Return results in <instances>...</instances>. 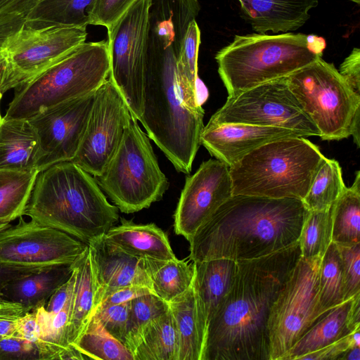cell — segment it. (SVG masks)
Instances as JSON below:
<instances>
[{"label": "cell", "mask_w": 360, "mask_h": 360, "mask_svg": "<svg viewBox=\"0 0 360 360\" xmlns=\"http://www.w3.org/2000/svg\"><path fill=\"white\" fill-rule=\"evenodd\" d=\"M301 257L299 241L238 260L231 286L207 325L203 360H269L271 307Z\"/></svg>", "instance_id": "1"}, {"label": "cell", "mask_w": 360, "mask_h": 360, "mask_svg": "<svg viewBox=\"0 0 360 360\" xmlns=\"http://www.w3.org/2000/svg\"><path fill=\"white\" fill-rule=\"evenodd\" d=\"M309 213L300 199L233 195L190 238L189 258L238 261L279 251L299 240Z\"/></svg>", "instance_id": "2"}, {"label": "cell", "mask_w": 360, "mask_h": 360, "mask_svg": "<svg viewBox=\"0 0 360 360\" xmlns=\"http://www.w3.org/2000/svg\"><path fill=\"white\" fill-rule=\"evenodd\" d=\"M23 215L89 244L119 219L94 177L72 161L54 164L35 179Z\"/></svg>", "instance_id": "3"}, {"label": "cell", "mask_w": 360, "mask_h": 360, "mask_svg": "<svg viewBox=\"0 0 360 360\" xmlns=\"http://www.w3.org/2000/svg\"><path fill=\"white\" fill-rule=\"evenodd\" d=\"M325 158L304 136L268 142L229 167L232 194L302 200Z\"/></svg>", "instance_id": "4"}, {"label": "cell", "mask_w": 360, "mask_h": 360, "mask_svg": "<svg viewBox=\"0 0 360 360\" xmlns=\"http://www.w3.org/2000/svg\"><path fill=\"white\" fill-rule=\"evenodd\" d=\"M310 37L289 32L235 35L214 57L228 96L286 77L321 57Z\"/></svg>", "instance_id": "5"}, {"label": "cell", "mask_w": 360, "mask_h": 360, "mask_svg": "<svg viewBox=\"0 0 360 360\" xmlns=\"http://www.w3.org/2000/svg\"><path fill=\"white\" fill-rule=\"evenodd\" d=\"M86 27L60 25L25 14L0 15V93L28 83L86 41Z\"/></svg>", "instance_id": "6"}, {"label": "cell", "mask_w": 360, "mask_h": 360, "mask_svg": "<svg viewBox=\"0 0 360 360\" xmlns=\"http://www.w3.org/2000/svg\"><path fill=\"white\" fill-rule=\"evenodd\" d=\"M107 41H85L28 83L15 89L4 119H28L41 110L96 91L108 79Z\"/></svg>", "instance_id": "7"}, {"label": "cell", "mask_w": 360, "mask_h": 360, "mask_svg": "<svg viewBox=\"0 0 360 360\" xmlns=\"http://www.w3.org/2000/svg\"><path fill=\"white\" fill-rule=\"evenodd\" d=\"M94 178L118 210L127 214L160 200L169 185L150 138L133 118L106 167Z\"/></svg>", "instance_id": "8"}, {"label": "cell", "mask_w": 360, "mask_h": 360, "mask_svg": "<svg viewBox=\"0 0 360 360\" xmlns=\"http://www.w3.org/2000/svg\"><path fill=\"white\" fill-rule=\"evenodd\" d=\"M305 113L320 131L323 141L351 136L354 118L360 115V96L333 63L321 57L285 77Z\"/></svg>", "instance_id": "9"}, {"label": "cell", "mask_w": 360, "mask_h": 360, "mask_svg": "<svg viewBox=\"0 0 360 360\" xmlns=\"http://www.w3.org/2000/svg\"><path fill=\"white\" fill-rule=\"evenodd\" d=\"M321 260L300 257L274 302L267 324L269 360H280L326 314L319 307Z\"/></svg>", "instance_id": "10"}, {"label": "cell", "mask_w": 360, "mask_h": 360, "mask_svg": "<svg viewBox=\"0 0 360 360\" xmlns=\"http://www.w3.org/2000/svg\"><path fill=\"white\" fill-rule=\"evenodd\" d=\"M151 0H136L108 30V79L124 98L133 119L142 114Z\"/></svg>", "instance_id": "11"}, {"label": "cell", "mask_w": 360, "mask_h": 360, "mask_svg": "<svg viewBox=\"0 0 360 360\" xmlns=\"http://www.w3.org/2000/svg\"><path fill=\"white\" fill-rule=\"evenodd\" d=\"M230 123L285 128L304 137L320 136V131L290 89L285 77L228 96L207 124Z\"/></svg>", "instance_id": "12"}, {"label": "cell", "mask_w": 360, "mask_h": 360, "mask_svg": "<svg viewBox=\"0 0 360 360\" xmlns=\"http://www.w3.org/2000/svg\"><path fill=\"white\" fill-rule=\"evenodd\" d=\"M87 247L63 231L20 216L16 225L0 232V262L33 269L73 264Z\"/></svg>", "instance_id": "13"}, {"label": "cell", "mask_w": 360, "mask_h": 360, "mask_svg": "<svg viewBox=\"0 0 360 360\" xmlns=\"http://www.w3.org/2000/svg\"><path fill=\"white\" fill-rule=\"evenodd\" d=\"M131 119L124 98L108 79L96 91L85 132L72 161L94 177L101 174Z\"/></svg>", "instance_id": "14"}, {"label": "cell", "mask_w": 360, "mask_h": 360, "mask_svg": "<svg viewBox=\"0 0 360 360\" xmlns=\"http://www.w3.org/2000/svg\"><path fill=\"white\" fill-rule=\"evenodd\" d=\"M96 91L44 108L27 119L40 140L43 158L38 170L72 161L82 142Z\"/></svg>", "instance_id": "15"}, {"label": "cell", "mask_w": 360, "mask_h": 360, "mask_svg": "<svg viewBox=\"0 0 360 360\" xmlns=\"http://www.w3.org/2000/svg\"><path fill=\"white\" fill-rule=\"evenodd\" d=\"M232 195L229 167L217 159L202 162L197 171L186 179L174 214L175 233L188 241Z\"/></svg>", "instance_id": "16"}, {"label": "cell", "mask_w": 360, "mask_h": 360, "mask_svg": "<svg viewBox=\"0 0 360 360\" xmlns=\"http://www.w3.org/2000/svg\"><path fill=\"white\" fill-rule=\"evenodd\" d=\"M296 136H304L279 127L238 123L207 124L200 135V144L217 160L231 167L263 144L279 139Z\"/></svg>", "instance_id": "17"}, {"label": "cell", "mask_w": 360, "mask_h": 360, "mask_svg": "<svg viewBox=\"0 0 360 360\" xmlns=\"http://www.w3.org/2000/svg\"><path fill=\"white\" fill-rule=\"evenodd\" d=\"M101 295L109 288L151 284L143 259L132 256L108 241L104 235L88 244Z\"/></svg>", "instance_id": "18"}, {"label": "cell", "mask_w": 360, "mask_h": 360, "mask_svg": "<svg viewBox=\"0 0 360 360\" xmlns=\"http://www.w3.org/2000/svg\"><path fill=\"white\" fill-rule=\"evenodd\" d=\"M241 18L256 33L294 31L309 19L318 0H238Z\"/></svg>", "instance_id": "19"}, {"label": "cell", "mask_w": 360, "mask_h": 360, "mask_svg": "<svg viewBox=\"0 0 360 360\" xmlns=\"http://www.w3.org/2000/svg\"><path fill=\"white\" fill-rule=\"evenodd\" d=\"M360 328V292L332 308L280 360H294Z\"/></svg>", "instance_id": "20"}, {"label": "cell", "mask_w": 360, "mask_h": 360, "mask_svg": "<svg viewBox=\"0 0 360 360\" xmlns=\"http://www.w3.org/2000/svg\"><path fill=\"white\" fill-rule=\"evenodd\" d=\"M42 158L39 138L29 120L3 117L0 122V170H38Z\"/></svg>", "instance_id": "21"}, {"label": "cell", "mask_w": 360, "mask_h": 360, "mask_svg": "<svg viewBox=\"0 0 360 360\" xmlns=\"http://www.w3.org/2000/svg\"><path fill=\"white\" fill-rule=\"evenodd\" d=\"M168 304L179 338L178 360H203L208 323L193 282Z\"/></svg>", "instance_id": "22"}, {"label": "cell", "mask_w": 360, "mask_h": 360, "mask_svg": "<svg viewBox=\"0 0 360 360\" xmlns=\"http://www.w3.org/2000/svg\"><path fill=\"white\" fill-rule=\"evenodd\" d=\"M73 264L43 269L13 280L1 291V300L19 304L27 312L45 306L51 295L70 278Z\"/></svg>", "instance_id": "23"}, {"label": "cell", "mask_w": 360, "mask_h": 360, "mask_svg": "<svg viewBox=\"0 0 360 360\" xmlns=\"http://www.w3.org/2000/svg\"><path fill=\"white\" fill-rule=\"evenodd\" d=\"M105 238L125 252L141 258L167 260L176 258L165 233L155 224H137L122 219Z\"/></svg>", "instance_id": "24"}, {"label": "cell", "mask_w": 360, "mask_h": 360, "mask_svg": "<svg viewBox=\"0 0 360 360\" xmlns=\"http://www.w3.org/2000/svg\"><path fill=\"white\" fill-rule=\"evenodd\" d=\"M75 272L68 341L74 343L95 315L100 304V290L91 258L89 245L73 264Z\"/></svg>", "instance_id": "25"}, {"label": "cell", "mask_w": 360, "mask_h": 360, "mask_svg": "<svg viewBox=\"0 0 360 360\" xmlns=\"http://www.w3.org/2000/svg\"><path fill=\"white\" fill-rule=\"evenodd\" d=\"M193 262L195 290L208 323L231 286L237 263L226 258Z\"/></svg>", "instance_id": "26"}, {"label": "cell", "mask_w": 360, "mask_h": 360, "mask_svg": "<svg viewBox=\"0 0 360 360\" xmlns=\"http://www.w3.org/2000/svg\"><path fill=\"white\" fill-rule=\"evenodd\" d=\"M152 291L167 303L185 292L193 284L194 263L176 257L167 260L143 259Z\"/></svg>", "instance_id": "27"}, {"label": "cell", "mask_w": 360, "mask_h": 360, "mask_svg": "<svg viewBox=\"0 0 360 360\" xmlns=\"http://www.w3.org/2000/svg\"><path fill=\"white\" fill-rule=\"evenodd\" d=\"M179 353V338L169 308L148 325L132 355L134 360H178Z\"/></svg>", "instance_id": "28"}, {"label": "cell", "mask_w": 360, "mask_h": 360, "mask_svg": "<svg viewBox=\"0 0 360 360\" xmlns=\"http://www.w3.org/2000/svg\"><path fill=\"white\" fill-rule=\"evenodd\" d=\"M72 294L58 312L52 314L44 306L37 308L39 330L37 347L41 360L63 359L71 345L68 341V329L72 308Z\"/></svg>", "instance_id": "29"}, {"label": "cell", "mask_w": 360, "mask_h": 360, "mask_svg": "<svg viewBox=\"0 0 360 360\" xmlns=\"http://www.w3.org/2000/svg\"><path fill=\"white\" fill-rule=\"evenodd\" d=\"M332 242L339 245L360 243L359 171L333 205Z\"/></svg>", "instance_id": "30"}, {"label": "cell", "mask_w": 360, "mask_h": 360, "mask_svg": "<svg viewBox=\"0 0 360 360\" xmlns=\"http://www.w3.org/2000/svg\"><path fill=\"white\" fill-rule=\"evenodd\" d=\"M39 172L0 170V220L22 216Z\"/></svg>", "instance_id": "31"}, {"label": "cell", "mask_w": 360, "mask_h": 360, "mask_svg": "<svg viewBox=\"0 0 360 360\" xmlns=\"http://www.w3.org/2000/svg\"><path fill=\"white\" fill-rule=\"evenodd\" d=\"M72 345L86 359L134 360L124 345L107 332L95 316Z\"/></svg>", "instance_id": "32"}, {"label": "cell", "mask_w": 360, "mask_h": 360, "mask_svg": "<svg viewBox=\"0 0 360 360\" xmlns=\"http://www.w3.org/2000/svg\"><path fill=\"white\" fill-rule=\"evenodd\" d=\"M345 188L339 162L326 157L302 202L309 211L325 210L335 203Z\"/></svg>", "instance_id": "33"}, {"label": "cell", "mask_w": 360, "mask_h": 360, "mask_svg": "<svg viewBox=\"0 0 360 360\" xmlns=\"http://www.w3.org/2000/svg\"><path fill=\"white\" fill-rule=\"evenodd\" d=\"M319 307L322 314L344 302V279L338 245L332 242L321 258L319 278Z\"/></svg>", "instance_id": "34"}, {"label": "cell", "mask_w": 360, "mask_h": 360, "mask_svg": "<svg viewBox=\"0 0 360 360\" xmlns=\"http://www.w3.org/2000/svg\"><path fill=\"white\" fill-rule=\"evenodd\" d=\"M95 0H41L26 15L60 25L87 27L88 13Z\"/></svg>", "instance_id": "35"}, {"label": "cell", "mask_w": 360, "mask_h": 360, "mask_svg": "<svg viewBox=\"0 0 360 360\" xmlns=\"http://www.w3.org/2000/svg\"><path fill=\"white\" fill-rule=\"evenodd\" d=\"M333 205L325 210L309 211L298 240L302 257L322 258L332 243Z\"/></svg>", "instance_id": "36"}, {"label": "cell", "mask_w": 360, "mask_h": 360, "mask_svg": "<svg viewBox=\"0 0 360 360\" xmlns=\"http://www.w3.org/2000/svg\"><path fill=\"white\" fill-rule=\"evenodd\" d=\"M168 310V303L153 293L131 300L124 345L131 354L138 347L148 325Z\"/></svg>", "instance_id": "37"}, {"label": "cell", "mask_w": 360, "mask_h": 360, "mask_svg": "<svg viewBox=\"0 0 360 360\" xmlns=\"http://www.w3.org/2000/svg\"><path fill=\"white\" fill-rule=\"evenodd\" d=\"M131 301L100 305L95 316L112 337L125 344ZM125 346V345H124Z\"/></svg>", "instance_id": "38"}, {"label": "cell", "mask_w": 360, "mask_h": 360, "mask_svg": "<svg viewBox=\"0 0 360 360\" xmlns=\"http://www.w3.org/2000/svg\"><path fill=\"white\" fill-rule=\"evenodd\" d=\"M337 245L342 266L345 301L360 292V243Z\"/></svg>", "instance_id": "39"}, {"label": "cell", "mask_w": 360, "mask_h": 360, "mask_svg": "<svg viewBox=\"0 0 360 360\" xmlns=\"http://www.w3.org/2000/svg\"><path fill=\"white\" fill-rule=\"evenodd\" d=\"M136 0H95L88 13L89 25L107 29L116 22Z\"/></svg>", "instance_id": "40"}, {"label": "cell", "mask_w": 360, "mask_h": 360, "mask_svg": "<svg viewBox=\"0 0 360 360\" xmlns=\"http://www.w3.org/2000/svg\"><path fill=\"white\" fill-rule=\"evenodd\" d=\"M0 360H41V358L35 344L13 335L0 341Z\"/></svg>", "instance_id": "41"}, {"label": "cell", "mask_w": 360, "mask_h": 360, "mask_svg": "<svg viewBox=\"0 0 360 360\" xmlns=\"http://www.w3.org/2000/svg\"><path fill=\"white\" fill-rule=\"evenodd\" d=\"M352 347H360V328L330 345L300 356L299 359L340 360L343 354Z\"/></svg>", "instance_id": "42"}, {"label": "cell", "mask_w": 360, "mask_h": 360, "mask_svg": "<svg viewBox=\"0 0 360 360\" xmlns=\"http://www.w3.org/2000/svg\"><path fill=\"white\" fill-rule=\"evenodd\" d=\"M151 293L153 292L149 288L141 285H128L109 288L102 292L99 306L122 304L131 301L136 297Z\"/></svg>", "instance_id": "43"}, {"label": "cell", "mask_w": 360, "mask_h": 360, "mask_svg": "<svg viewBox=\"0 0 360 360\" xmlns=\"http://www.w3.org/2000/svg\"><path fill=\"white\" fill-rule=\"evenodd\" d=\"M339 73L356 94L360 96V49L355 47L341 63Z\"/></svg>", "instance_id": "44"}, {"label": "cell", "mask_w": 360, "mask_h": 360, "mask_svg": "<svg viewBox=\"0 0 360 360\" xmlns=\"http://www.w3.org/2000/svg\"><path fill=\"white\" fill-rule=\"evenodd\" d=\"M14 335L20 337L37 346L39 330L36 309L18 318Z\"/></svg>", "instance_id": "45"}, {"label": "cell", "mask_w": 360, "mask_h": 360, "mask_svg": "<svg viewBox=\"0 0 360 360\" xmlns=\"http://www.w3.org/2000/svg\"><path fill=\"white\" fill-rule=\"evenodd\" d=\"M39 270L13 266L0 262V297L2 290L10 282Z\"/></svg>", "instance_id": "46"}, {"label": "cell", "mask_w": 360, "mask_h": 360, "mask_svg": "<svg viewBox=\"0 0 360 360\" xmlns=\"http://www.w3.org/2000/svg\"><path fill=\"white\" fill-rule=\"evenodd\" d=\"M41 0H0V15L19 13L27 15Z\"/></svg>", "instance_id": "47"}, {"label": "cell", "mask_w": 360, "mask_h": 360, "mask_svg": "<svg viewBox=\"0 0 360 360\" xmlns=\"http://www.w3.org/2000/svg\"><path fill=\"white\" fill-rule=\"evenodd\" d=\"M27 313L23 306L0 300V318H18Z\"/></svg>", "instance_id": "48"}, {"label": "cell", "mask_w": 360, "mask_h": 360, "mask_svg": "<svg viewBox=\"0 0 360 360\" xmlns=\"http://www.w3.org/2000/svg\"><path fill=\"white\" fill-rule=\"evenodd\" d=\"M18 318H0V341L15 334Z\"/></svg>", "instance_id": "49"}, {"label": "cell", "mask_w": 360, "mask_h": 360, "mask_svg": "<svg viewBox=\"0 0 360 360\" xmlns=\"http://www.w3.org/2000/svg\"><path fill=\"white\" fill-rule=\"evenodd\" d=\"M340 360H360V347H352L347 349Z\"/></svg>", "instance_id": "50"}, {"label": "cell", "mask_w": 360, "mask_h": 360, "mask_svg": "<svg viewBox=\"0 0 360 360\" xmlns=\"http://www.w3.org/2000/svg\"><path fill=\"white\" fill-rule=\"evenodd\" d=\"M11 226V222L8 221L0 220V232Z\"/></svg>", "instance_id": "51"}, {"label": "cell", "mask_w": 360, "mask_h": 360, "mask_svg": "<svg viewBox=\"0 0 360 360\" xmlns=\"http://www.w3.org/2000/svg\"><path fill=\"white\" fill-rule=\"evenodd\" d=\"M351 1L356 3L357 5H359V4H360V0H351Z\"/></svg>", "instance_id": "52"}, {"label": "cell", "mask_w": 360, "mask_h": 360, "mask_svg": "<svg viewBox=\"0 0 360 360\" xmlns=\"http://www.w3.org/2000/svg\"><path fill=\"white\" fill-rule=\"evenodd\" d=\"M2 96H3V95L0 93V101H1V98H2ZM2 118H3V117H1V112H0V122H1Z\"/></svg>", "instance_id": "53"}]
</instances>
